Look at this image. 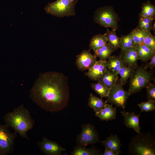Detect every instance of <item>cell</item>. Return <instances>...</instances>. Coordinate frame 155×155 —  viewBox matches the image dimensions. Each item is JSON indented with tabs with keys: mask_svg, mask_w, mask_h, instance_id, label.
Here are the masks:
<instances>
[{
	"mask_svg": "<svg viewBox=\"0 0 155 155\" xmlns=\"http://www.w3.org/2000/svg\"><path fill=\"white\" fill-rule=\"evenodd\" d=\"M135 68L126 66L121 68L119 70L118 74L120 76L119 80L122 85H125L127 82L128 79L133 74Z\"/></svg>",
	"mask_w": 155,
	"mask_h": 155,
	"instance_id": "obj_27",
	"label": "cell"
},
{
	"mask_svg": "<svg viewBox=\"0 0 155 155\" xmlns=\"http://www.w3.org/2000/svg\"><path fill=\"white\" fill-rule=\"evenodd\" d=\"M105 148L111 150L115 153L119 155L121 153V147L122 146L119 139L116 135L112 134L107 137L105 140L101 141Z\"/></svg>",
	"mask_w": 155,
	"mask_h": 155,
	"instance_id": "obj_16",
	"label": "cell"
},
{
	"mask_svg": "<svg viewBox=\"0 0 155 155\" xmlns=\"http://www.w3.org/2000/svg\"><path fill=\"white\" fill-rule=\"evenodd\" d=\"M155 16V6L149 1L143 3L139 17L148 18L154 20Z\"/></svg>",
	"mask_w": 155,
	"mask_h": 155,
	"instance_id": "obj_24",
	"label": "cell"
},
{
	"mask_svg": "<svg viewBox=\"0 0 155 155\" xmlns=\"http://www.w3.org/2000/svg\"><path fill=\"white\" fill-rule=\"evenodd\" d=\"M91 87L101 98L108 97L110 89L99 80L96 83L91 84Z\"/></svg>",
	"mask_w": 155,
	"mask_h": 155,
	"instance_id": "obj_29",
	"label": "cell"
},
{
	"mask_svg": "<svg viewBox=\"0 0 155 155\" xmlns=\"http://www.w3.org/2000/svg\"><path fill=\"white\" fill-rule=\"evenodd\" d=\"M103 153L100 150L96 147L92 146L90 148L86 147L77 145L75 147L71 152V155H102Z\"/></svg>",
	"mask_w": 155,
	"mask_h": 155,
	"instance_id": "obj_20",
	"label": "cell"
},
{
	"mask_svg": "<svg viewBox=\"0 0 155 155\" xmlns=\"http://www.w3.org/2000/svg\"><path fill=\"white\" fill-rule=\"evenodd\" d=\"M4 119L8 127L13 128L20 136L29 140L27 133L33 128L34 123L29 110L23 104L6 114Z\"/></svg>",
	"mask_w": 155,
	"mask_h": 155,
	"instance_id": "obj_2",
	"label": "cell"
},
{
	"mask_svg": "<svg viewBox=\"0 0 155 155\" xmlns=\"http://www.w3.org/2000/svg\"><path fill=\"white\" fill-rule=\"evenodd\" d=\"M148 63H146L144 65V67L146 69L148 68L152 69L155 67V55H154L152 59Z\"/></svg>",
	"mask_w": 155,
	"mask_h": 155,
	"instance_id": "obj_34",
	"label": "cell"
},
{
	"mask_svg": "<svg viewBox=\"0 0 155 155\" xmlns=\"http://www.w3.org/2000/svg\"><path fill=\"white\" fill-rule=\"evenodd\" d=\"M122 58L127 66L135 68L138 66L137 62L139 59L135 46L127 51Z\"/></svg>",
	"mask_w": 155,
	"mask_h": 155,
	"instance_id": "obj_18",
	"label": "cell"
},
{
	"mask_svg": "<svg viewBox=\"0 0 155 155\" xmlns=\"http://www.w3.org/2000/svg\"><path fill=\"white\" fill-rule=\"evenodd\" d=\"M82 130L76 138L77 145L86 147L89 144L93 145L98 142L99 135L94 126L90 123L81 125Z\"/></svg>",
	"mask_w": 155,
	"mask_h": 155,
	"instance_id": "obj_8",
	"label": "cell"
},
{
	"mask_svg": "<svg viewBox=\"0 0 155 155\" xmlns=\"http://www.w3.org/2000/svg\"><path fill=\"white\" fill-rule=\"evenodd\" d=\"M115 30L110 31L108 28L104 34L106 36L108 44L115 51L121 49V37L116 34Z\"/></svg>",
	"mask_w": 155,
	"mask_h": 155,
	"instance_id": "obj_19",
	"label": "cell"
},
{
	"mask_svg": "<svg viewBox=\"0 0 155 155\" xmlns=\"http://www.w3.org/2000/svg\"><path fill=\"white\" fill-rule=\"evenodd\" d=\"M121 45L119 56L122 58L126 52L135 45L133 40L131 33L125 35H122Z\"/></svg>",
	"mask_w": 155,
	"mask_h": 155,
	"instance_id": "obj_26",
	"label": "cell"
},
{
	"mask_svg": "<svg viewBox=\"0 0 155 155\" xmlns=\"http://www.w3.org/2000/svg\"><path fill=\"white\" fill-rule=\"evenodd\" d=\"M128 151L131 155H155V139L150 132H140L131 138Z\"/></svg>",
	"mask_w": 155,
	"mask_h": 155,
	"instance_id": "obj_3",
	"label": "cell"
},
{
	"mask_svg": "<svg viewBox=\"0 0 155 155\" xmlns=\"http://www.w3.org/2000/svg\"><path fill=\"white\" fill-rule=\"evenodd\" d=\"M102 155H119L115 153L111 150L107 148H105L104 151Z\"/></svg>",
	"mask_w": 155,
	"mask_h": 155,
	"instance_id": "obj_35",
	"label": "cell"
},
{
	"mask_svg": "<svg viewBox=\"0 0 155 155\" xmlns=\"http://www.w3.org/2000/svg\"><path fill=\"white\" fill-rule=\"evenodd\" d=\"M130 95L128 91L125 90L119 79L115 85L109 90L108 97L105 102L121 107L124 111L127 100Z\"/></svg>",
	"mask_w": 155,
	"mask_h": 155,
	"instance_id": "obj_7",
	"label": "cell"
},
{
	"mask_svg": "<svg viewBox=\"0 0 155 155\" xmlns=\"http://www.w3.org/2000/svg\"><path fill=\"white\" fill-rule=\"evenodd\" d=\"M107 103L104 102L102 98H99L91 93L90 94L88 105L93 109L94 112L96 113L100 111Z\"/></svg>",
	"mask_w": 155,
	"mask_h": 155,
	"instance_id": "obj_23",
	"label": "cell"
},
{
	"mask_svg": "<svg viewBox=\"0 0 155 155\" xmlns=\"http://www.w3.org/2000/svg\"><path fill=\"white\" fill-rule=\"evenodd\" d=\"M154 71H149L144 67V65L138 66L130 77L128 91L130 95L140 92L152 80L154 77Z\"/></svg>",
	"mask_w": 155,
	"mask_h": 155,
	"instance_id": "obj_4",
	"label": "cell"
},
{
	"mask_svg": "<svg viewBox=\"0 0 155 155\" xmlns=\"http://www.w3.org/2000/svg\"><path fill=\"white\" fill-rule=\"evenodd\" d=\"M37 144L42 152L46 155H61L62 152L66 150L56 142L45 137Z\"/></svg>",
	"mask_w": 155,
	"mask_h": 155,
	"instance_id": "obj_10",
	"label": "cell"
},
{
	"mask_svg": "<svg viewBox=\"0 0 155 155\" xmlns=\"http://www.w3.org/2000/svg\"><path fill=\"white\" fill-rule=\"evenodd\" d=\"M118 75L111 72L106 69L98 80L110 89L115 85L119 79Z\"/></svg>",
	"mask_w": 155,
	"mask_h": 155,
	"instance_id": "obj_21",
	"label": "cell"
},
{
	"mask_svg": "<svg viewBox=\"0 0 155 155\" xmlns=\"http://www.w3.org/2000/svg\"><path fill=\"white\" fill-rule=\"evenodd\" d=\"M146 90L147 98L155 101V85L149 83L145 88Z\"/></svg>",
	"mask_w": 155,
	"mask_h": 155,
	"instance_id": "obj_33",
	"label": "cell"
},
{
	"mask_svg": "<svg viewBox=\"0 0 155 155\" xmlns=\"http://www.w3.org/2000/svg\"><path fill=\"white\" fill-rule=\"evenodd\" d=\"M94 20L100 26L111 28L116 30L118 28L119 18L112 6H104L98 9L95 12Z\"/></svg>",
	"mask_w": 155,
	"mask_h": 155,
	"instance_id": "obj_5",
	"label": "cell"
},
{
	"mask_svg": "<svg viewBox=\"0 0 155 155\" xmlns=\"http://www.w3.org/2000/svg\"><path fill=\"white\" fill-rule=\"evenodd\" d=\"M149 32L137 28L133 29L130 33L135 45L142 43L144 39Z\"/></svg>",
	"mask_w": 155,
	"mask_h": 155,
	"instance_id": "obj_28",
	"label": "cell"
},
{
	"mask_svg": "<svg viewBox=\"0 0 155 155\" xmlns=\"http://www.w3.org/2000/svg\"><path fill=\"white\" fill-rule=\"evenodd\" d=\"M153 30L155 34V22H154V23L153 24L151 28V30Z\"/></svg>",
	"mask_w": 155,
	"mask_h": 155,
	"instance_id": "obj_36",
	"label": "cell"
},
{
	"mask_svg": "<svg viewBox=\"0 0 155 155\" xmlns=\"http://www.w3.org/2000/svg\"><path fill=\"white\" fill-rule=\"evenodd\" d=\"M117 112L116 107H113L112 104L106 103L100 111L95 113V116L98 117L101 121H107L115 119Z\"/></svg>",
	"mask_w": 155,
	"mask_h": 155,
	"instance_id": "obj_15",
	"label": "cell"
},
{
	"mask_svg": "<svg viewBox=\"0 0 155 155\" xmlns=\"http://www.w3.org/2000/svg\"><path fill=\"white\" fill-rule=\"evenodd\" d=\"M75 5L78 2V0H70Z\"/></svg>",
	"mask_w": 155,
	"mask_h": 155,
	"instance_id": "obj_37",
	"label": "cell"
},
{
	"mask_svg": "<svg viewBox=\"0 0 155 155\" xmlns=\"http://www.w3.org/2000/svg\"><path fill=\"white\" fill-rule=\"evenodd\" d=\"M143 44L155 51V36L149 32L144 39Z\"/></svg>",
	"mask_w": 155,
	"mask_h": 155,
	"instance_id": "obj_32",
	"label": "cell"
},
{
	"mask_svg": "<svg viewBox=\"0 0 155 155\" xmlns=\"http://www.w3.org/2000/svg\"><path fill=\"white\" fill-rule=\"evenodd\" d=\"M106 69L111 72L118 74L119 70L127 66L124 59L119 55H111L107 61Z\"/></svg>",
	"mask_w": 155,
	"mask_h": 155,
	"instance_id": "obj_14",
	"label": "cell"
},
{
	"mask_svg": "<svg viewBox=\"0 0 155 155\" xmlns=\"http://www.w3.org/2000/svg\"><path fill=\"white\" fill-rule=\"evenodd\" d=\"M115 50L108 43L101 48L94 51V55L96 57H99L100 60L106 61L111 55Z\"/></svg>",
	"mask_w": 155,
	"mask_h": 155,
	"instance_id": "obj_25",
	"label": "cell"
},
{
	"mask_svg": "<svg viewBox=\"0 0 155 155\" xmlns=\"http://www.w3.org/2000/svg\"><path fill=\"white\" fill-rule=\"evenodd\" d=\"M29 96L45 111L61 110L67 106L69 98L68 78L56 71L41 73L30 90Z\"/></svg>",
	"mask_w": 155,
	"mask_h": 155,
	"instance_id": "obj_1",
	"label": "cell"
},
{
	"mask_svg": "<svg viewBox=\"0 0 155 155\" xmlns=\"http://www.w3.org/2000/svg\"><path fill=\"white\" fill-rule=\"evenodd\" d=\"M154 20L150 18L139 17L138 24L137 28L141 30L150 32Z\"/></svg>",
	"mask_w": 155,
	"mask_h": 155,
	"instance_id": "obj_30",
	"label": "cell"
},
{
	"mask_svg": "<svg viewBox=\"0 0 155 155\" xmlns=\"http://www.w3.org/2000/svg\"><path fill=\"white\" fill-rule=\"evenodd\" d=\"M121 113L123 116L124 123L128 128L132 129L137 133H140L141 128L139 125L140 114L136 115L133 112H129L124 111H121Z\"/></svg>",
	"mask_w": 155,
	"mask_h": 155,
	"instance_id": "obj_13",
	"label": "cell"
},
{
	"mask_svg": "<svg viewBox=\"0 0 155 155\" xmlns=\"http://www.w3.org/2000/svg\"><path fill=\"white\" fill-rule=\"evenodd\" d=\"M107 61L100 60L97 61L95 64L84 74L94 81L98 80L106 69Z\"/></svg>",
	"mask_w": 155,
	"mask_h": 155,
	"instance_id": "obj_12",
	"label": "cell"
},
{
	"mask_svg": "<svg viewBox=\"0 0 155 155\" xmlns=\"http://www.w3.org/2000/svg\"><path fill=\"white\" fill-rule=\"evenodd\" d=\"M75 64L79 70L84 71L89 69L95 63L96 57L91 54L89 50H84L76 56Z\"/></svg>",
	"mask_w": 155,
	"mask_h": 155,
	"instance_id": "obj_11",
	"label": "cell"
},
{
	"mask_svg": "<svg viewBox=\"0 0 155 155\" xmlns=\"http://www.w3.org/2000/svg\"><path fill=\"white\" fill-rule=\"evenodd\" d=\"M135 46L139 60L143 63H147L155 55V51L143 43L136 44Z\"/></svg>",
	"mask_w": 155,
	"mask_h": 155,
	"instance_id": "obj_17",
	"label": "cell"
},
{
	"mask_svg": "<svg viewBox=\"0 0 155 155\" xmlns=\"http://www.w3.org/2000/svg\"><path fill=\"white\" fill-rule=\"evenodd\" d=\"M9 128L5 124L0 123V155L11 154L13 150L17 133H12Z\"/></svg>",
	"mask_w": 155,
	"mask_h": 155,
	"instance_id": "obj_9",
	"label": "cell"
},
{
	"mask_svg": "<svg viewBox=\"0 0 155 155\" xmlns=\"http://www.w3.org/2000/svg\"><path fill=\"white\" fill-rule=\"evenodd\" d=\"M107 43V38L104 34H97L93 36L90 39L89 50L92 49L95 51Z\"/></svg>",
	"mask_w": 155,
	"mask_h": 155,
	"instance_id": "obj_22",
	"label": "cell"
},
{
	"mask_svg": "<svg viewBox=\"0 0 155 155\" xmlns=\"http://www.w3.org/2000/svg\"><path fill=\"white\" fill-rule=\"evenodd\" d=\"M75 5L70 0H57L48 3L44 10L47 13L58 17H68L75 15Z\"/></svg>",
	"mask_w": 155,
	"mask_h": 155,
	"instance_id": "obj_6",
	"label": "cell"
},
{
	"mask_svg": "<svg viewBox=\"0 0 155 155\" xmlns=\"http://www.w3.org/2000/svg\"><path fill=\"white\" fill-rule=\"evenodd\" d=\"M155 101L148 100L147 102H142L138 104L141 112H148L155 110Z\"/></svg>",
	"mask_w": 155,
	"mask_h": 155,
	"instance_id": "obj_31",
	"label": "cell"
}]
</instances>
